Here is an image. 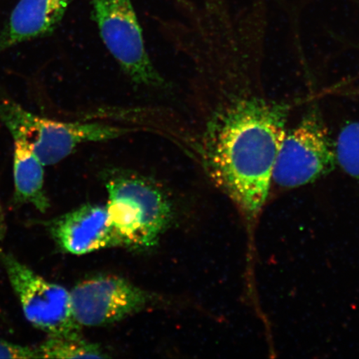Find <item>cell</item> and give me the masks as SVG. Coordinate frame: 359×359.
Wrapping results in <instances>:
<instances>
[{"label": "cell", "mask_w": 359, "mask_h": 359, "mask_svg": "<svg viewBox=\"0 0 359 359\" xmlns=\"http://www.w3.org/2000/svg\"><path fill=\"white\" fill-rule=\"evenodd\" d=\"M291 107L259 96L237 98L215 107L197 138L206 173L250 224L266 204Z\"/></svg>", "instance_id": "obj_1"}, {"label": "cell", "mask_w": 359, "mask_h": 359, "mask_svg": "<svg viewBox=\"0 0 359 359\" xmlns=\"http://www.w3.org/2000/svg\"><path fill=\"white\" fill-rule=\"evenodd\" d=\"M106 187V208L120 246H154L172 217L165 193L150 180L126 172L112 174Z\"/></svg>", "instance_id": "obj_2"}, {"label": "cell", "mask_w": 359, "mask_h": 359, "mask_svg": "<svg viewBox=\"0 0 359 359\" xmlns=\"http://www.w3.org/2000/svg\"><path fill=\"white\" fill-rule=\"evenodd\" d=\"M0 120L13 141L28 147L44 165L70 156L80 145L114 140L133 130L102 123L62 122L43 118L11 100H0Z\"/></svg>", "instance_id": "obj_3"}, {"label": "cell", "mask_w": 359, "mask_h": 359, "mask_svg": "<svg viewBox=\"0 0 359 359\" xmlns=\"http://www.w3.org/2000/svg\"><path fill=\"white\" fill-rule=\"evenodd\" d=\"M336 165L335 143L320 114L313 110L286 132L272 183L287 189L302 187L326 176Z\"/></svg>", "instance_id": "obj_4"}, {"label": "cell", "mask_w": 359, "mask_h": 359, "mask_svg": "<svg viewBox=\"0 0 359 359\" xmlns=\"http://www.w3.org/2000/svg\"><path fill=\"white\" fill-rule=\"evenodd\" d=\"M93 19L107 50L134 83L159 88L164 79L146 50L131 0H93Z\"/></svg>", "instance_id": "obj_5"}, {"label": "cell", "mask_w": 359, "mask_h": 359, "mask_svg": "<svg viewBox=\"0 0 359 359\" xmlns=\"http://www.w3.org/2000/svg\"><path fill=\"white\" fill-rule=\"evenodd\" d=\"M0 262L31 325L48 335L79 334L70 291L45 280L0 246Z\"/></svg>", "instance_id": "obj_6"}, {"label": "cell", "mask_w": 359, "mask_h": 359, "mask_svg": "<svg viewBox=\"0 0 359 359\" xmlns=\"http://www.w3.org/2000/svg\"><path fill=\"white\" fill-rule=\"evenodd\" d=\"M74 320L81 327H100L124 320L149 303L146 291L116 276L84 280L70 291Z\"/></svg>", "instance_id": "obj_7"}, {"label": "cell", "mask_w": 359, "mask_h": 359, "mask_svg": "<svg viewBox=\"0 0 359 359\" xmlns=\"http://www.w3.org/2000/svg\"><path fill=\"white\" fill-rule=\"evenodd\" d=\"M53 240L66 253L86 255L119 246L106 206L87 204L72 210L49 226Z\"/></svg>", "instance_id": "obj_8"}, {"label": "cell", "mask_w": 359, "mask_h": 359, "mask_svg": "<svg viewBox=\"0 0 359 359\" xmlns=\"http://www.w3.org/2000/svg\"><path fill=\"white\" fill-rule=\"evenodd\" d=\"M74 0H20L0 33V53L55 31Z\"/></svg>", "instance_id": "obj_9"}, {"label": "cell", "mask_w": 359, "mask_h": 359, "mask_svg": "<svg viewBox=\"0 0 359 359\" xmlns=\"http://www.w3.org/2000/svg\"><path fill=\"white\" fill-rule=\"evenodd\" d=\"M44 165L24 143L15 141L13 181L17 203L31 204L43 213L49 208L44 190Z\"/></svg>", "instance_id": "obj_10"}, {"label": "cell", "mask_w": 359, "mask_h": 359, "mask_svg": "<svg viewBox=\"0 0 359 359\" xmlns=\"http://www.w3.org/2000/svg\"><path fill=\"white\" fill-rule=\"evenodd\" d=\"M41 358H105L107 354L97 344L85 340L81 334L48 335L38 348Z\"/></svg>", "instance_id": "obj_11"}, {"label": "cell", "mask_w": 359, "mask_h": 359, "mask_svg": "<svg viewBox=\"0 0 359 359\" xmlns=\"http://www.w3.org/2000/svg\"><path fill=\"white\" fill-rule=\"evenodd\" d=\"M337 164L353 177L359 178V122L341 130L335 143Z\"/></svg>", "instance_id": "obj_12"}, {"label": "cell", "mask_w": 359, "mask_h": 359, "mask_svg": "<svg viewBox=\"0 0 359 359\" xmlns=\"http://www.w3.org/2000/svg\"><path fill=\"white\" fill-rule=\"evenodd\" d=\"M0 358L30 359L41 358L38 348L0 341Z\"/></svg>", "instance_id": "obj_13"}, {"label": "cell", "mask_w": 359, "mask_h": 359, "mask_svg": "<svg viewBox=\"0 0 359 359\" xmlns=\"http://www.w3.org/2000/svg\"></svg>", "instance_id": "obj_14"}]
</instances>
